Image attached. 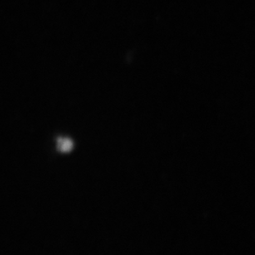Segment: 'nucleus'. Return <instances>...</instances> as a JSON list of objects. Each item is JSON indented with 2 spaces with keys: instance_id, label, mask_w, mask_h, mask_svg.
I'll use <instances>...</instances> for the list:
<instances>
[{
  "instance_id": "obj_1",
  "label": "nucleus",
  "mask_w": 255,
  "mask_h": 255,
  "mask_svg": "<svg viewBox=\"0 0 255 255\" xmlns=\"http://www.w3.org/2000/svg\"><path fill=\"white\" fill-rule=\"evenodd\" d=\"M58 145H59V149L60 151H68L71 149L72 147V143L69 139H61L59 138L58 139Z\"/></svg>"
}]
</instances>
